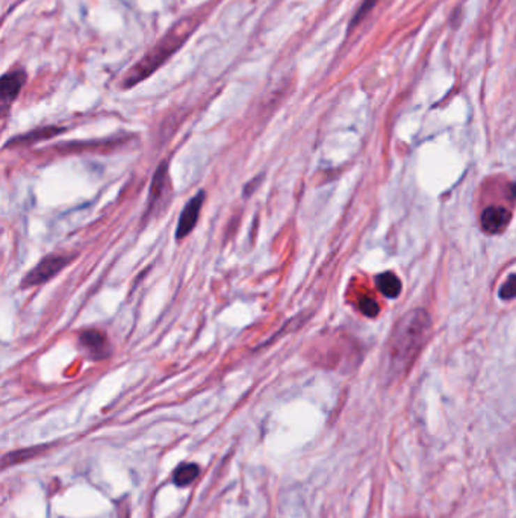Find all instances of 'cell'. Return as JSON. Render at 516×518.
<instances>
[{
    "instance_id": "obj_1",
    "label": "cell",
    "mask_w": 516,
    "mask_h": 518,
    "mask_svg": "<svg viewBox=\"0 0 516 518\" xmlns=\"http://www.w3.org/2000/svg\"><path fill=\"white\" fill-rule=\"evenodd\" d=\"M430 316L425 309H412L395 325L386 349V373L389 378L403 376L412 367L421 347L430 335Z\"/></svg>"
},
{
    "instance_id": "obj_2",
    "label": "cell",
    "mask_w": 516,
    "mask_h": 518,
    "mask_svg": "<svg viewBox=\"0 0 516 518\" xmlns=\"http://www.w3.org/2000/svg\"><path fill=\"white\" fill-rule=\"evenodd\" d=\"M197 20L194 17H186L177 22L173 28L168 31L164 37L156 43V46L144 55L137 66H133L129 75L124 79V88H130L139 84L142 79L149 77L156 68L161 67L164 62L182 47V44L190 38V35L197 28Z\"/></svg>"
},
{
    "instance_id": "obj_3",
    "label": "cell",
    "mask_w": 516,
    "mask_h": 518,
    "mask_svg": "<svg viewBox=\"0 0 516 518\" xmlns=\"http://www.w3.org/2000/svg\"><path fill=\"white\" fill-rule=\"evenodd\" d=\"M71 261H73V256L71 255L55 253V255H49L46 258H43L41 261L24 276L22 281V287L31 288V287H37V285H43L44 282L55 278V276L61 270H64Z\"/></svg>"
},
{
    "instance_id": "obj_4",
    "label": "cell",
    "mask_w": 516,
    "mask_h": 518,
    "mask_svg": "<svg viewBox=\"0 0 516 518\" xmlns=\"http://www.w3.org/2000/svg\"><path fill=\"white\" fill-rule=\"evenodd\" d=\"M79 349L85 355V358L91 361H100L111 355L109 339L100 330L86 329L82 330L77 338Z\"/></svg>"
},
{
    "instance_id": "obj_5",
    "label": "cell",
    "mask_w": 516,
    "mask_h": 518,
    "mask_svg": "<svg viewBox=\"0 0 516 518\" xmlns=\"http://www.w3.org/2000/svg\"><path fill=\"white\" fill-rule=\"evenodd\" d=\"M204 203V191H199L195 195L188 200V203L185 205L179 221H177V228H176V238L177 239H183L188 237L192 229L195 228L200 217V211Z\"/></svg>"
},
{
    "instance_id": "obj_6",
    "label": "cell",
    "mask_w": 516,
    "mask_h": 518,
    "mask_svg": "<svg viewBox=\"0 0 516 518\" xmlns=\"http://www.w3.org/2000/svg\"><path fill=\"white\" fill-rule=\"evenodd\" d=\"M170 191V177H168L167 172V163H164L156 168L152 186H150V194H149V203H147V214L155 212L161 207V203L165 199V194Z\"/></svg>"
},
{
    "instance_id": "obj_7",
    "label": "cell",
    "mask_w": 516,
    "mask_h": 518,
    "mask_svg": "<svg viewBox=\"0 0 516 518\" xmlns=\"http://www.w3.org/2000/svg\"><path fill=\"white\" fill-rule=\"evenodd\" d=\"M510 219L512 214L509 209L498 207V205H492V207H487L483 211L482 217H480V223H482V229L486 234L496 235L506 230V228L509 226Z\"/></svg>"
},
{
    "instance_id": "obj_8",
    "label": "cell",
    "mask_w": 516,
    "mask_h": 518,
    "mask_svg": "<svg viewBox=\"0 0 516 518\" xmlns=\"http://www.w3.org/2000/svg\"><path fill=\"white\" fill-rule=\"evenodd\" d=\"M26 80V75L23 71H11L2 77V84H0V99H2L3 108L11 105L17 94L20 93L22 87Z\"/></svg>"
},
{
    "instance_id": "obj_9",
    "label": "cell",
    "mask_w": 516,
    "mask_h": 518,
    "mask_svg": "<svg viewBox=\"0 0 516 518\" xmlns=\"http://www.w3.org/2000/svg\"><path fill=\"white\" fill-rule=\"evenodd\" d=\"M62 129L61 128H40L37 131H31L29 133H24V135H20V137H15L14 140H11L10 142H8V146H17V145H29V142H35V141H41V140H47V138H52L58 135V133H61Z\"/></svg>"
},
{
    "instance_id": "obj_10",
    "label": "cell",
    "mask_w": 516,
    "mask_h": 518,
    "mask_svg": "<svg viewBox=\"0 0 516 518\" xmlns=\"http://www.w3.org/2000/svg\"><path fill=\"white\" fill-rule=\"evenodd\" d=\"M377 287L381 291V294L389 299H395L400 296V293H402V282H400L397 276L390 272L377 276Z\"/></svg>"
},
{
    "instance_id": "obj_11",
    "label": "cell",
    "mask_w": 516,
    "mask_h": 518,
    "mask_svg": "<svg viewBox=\"0 0 516 518\" xmlns=\"http://www.w3.org/2000/svg\"><path fill=\"white\" fill-rule=\"evenodd\" d=\"M199 473H200V468L197 464H192V462L182 464V466H179L174 470L173 482L177 487H186V485H190L192 480L197 479Z\"/></svg>"
},
{
    "instance_id": "obj_12",
    "label": "cell",
    "mask_w": 516,
    "mask_h": 518,
    "mask_svg": "<svg viewBox=\"0 0 516 518\" xmlns=\"http://www.w3.org/2000/svg\"><path fill=\"white\" fill-rule=\"evenodd\" d=\"M380 2H381V0H362L361 6L358 8V11H356V14L353 17V20L350 23V31L353 28H356V26H358V24H361V22L365 19V17H367L372 10H374V8Z\"/></svg>"
},
{
    "instance_id": "obj_13",
    "label": "cell",
    "mask_w": 516,
    "mask_h": 518,
    "mask_svg": "<svg viewBox=\"0 0 516 518\" xmlns=\"http://www.w3.org/2000/svg\"><path fill=\"white\" fill-rule=\"evenodd\" d=\"M500 297L503 300H510L516 297V274L509 276L500 288Z\"/></svg>"
},
{
    "instance_id": "obj_14",
    "label": "cell",
    "mask_w": 516,
    "mask_h": 518,
    "mask_svg": "<svg viewBox=\"0 0 516 518\" xmlns=\"http://www.w3.org/2000/svg\"><path fill=\"white\" fill-rule=\"evenodd\" d=\"M359 308H361V311L363 312V314L368 316V317H376L379 314V311H380L379 303L374 299H372V297H363V299H361Z\"/></svg>"
},
{
    "instance_id": "obj_15",
    "label": "cell",
    "mask_w": 516,
    "mask_h": 518,
    "mask_svg": "<svg viewBox=\"0 0 516 518\" xmlns=\"http://www.w3.org/2000/svg\"><path fill=\"white\" fill-rule=\"evenodd\" d=\"M512 193H513V195H516V185L512 186Z\"/></svg>"
}]
</instances>
